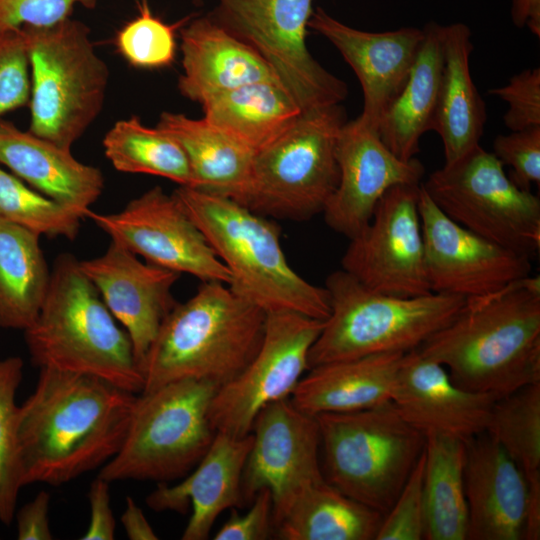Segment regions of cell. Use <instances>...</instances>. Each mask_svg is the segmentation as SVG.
<instances>
[{
    "label": "cell",
    "instance_id": "cell-22",
    "mask_svg": "<svg viewBox=\"0 0 540 540\" xmlns=\"http://www.w3.org/2000/svg\"><path fill=\"white\" fill-rule=\"evenodd\" d=\"M252 444V434L234 437L216 432L193 472L175 485L158 483L146 497L156 512L175 511L191 516L182 533L183 540L208 538L218 516L229 508L242 507V476Z\"/></svg>",
    "mask_w": 540,
    "mask_h": 540
},
{
    "label": "cell",
    "instance_id": "cell-39",
    "mask_svg": "<svg viewBox=\"0 0 540 540\" xmlns=\"http://www.w3.org/2000/svg\"><path fill=\"white\" fill-rule=\"evenodd\" d=\"M424 451L390 510L384 515L375 540L425 539Z\"/></svg>",
    "mask_w": 540,
    "mask_h": 540
},
{
    "label": "cell",
    "instance_id": "cell-27",
    "mask_svg": "<svg viewBox=\"0 0 540 540\" xmlns=\"http://www.w3.org/2000/svg\"><path fill=\"white\" fill-rule=\"evenodd\" d=\"M471 31L464 23L443 25V68L432 130L441 138L445 163L480 144L486 106L470 73Z\"/></svg>",
    "mask_w": 540,
    "mask_h": 540
},
{
    "label": "cell",
    "instance_id": "cell-33",
    "mask_svg": "<svg viewBox=\"0 0 540 540\" xmlns=\"http://www.w3.org/2000/svg\"><path fill=\"white\" fill-rule=\"evenodd\" d=\"M424 456L425 540H466V443L452 437L428 435Z\"/></svg>",
    "mask_w": 540,
    "mask_h": 540
},
{
    "label": "cell",
    "instance_id": "cell-5",
    "mask_svg": "<svg viewBox=\"0 0 540 540\" xmlns=\"http://www.w3.org/2000/svg\"><path fill=\"white\" fill-rule=\"evenodd\" d=\"M172 194L198 226L231 275L230 289L266 314L290 311L325 321V287L316 286L289 264L281 229L273 219L235 200L179 186Z\"/></svg>",
    "mask_w": 540,
    "mask_h": 540
},
{
    "label": "cell",
    "instance_id": "cell-16",
    "mask_svg": "<svg viewBox=\"0 0 540 540\" xmlns=\"http://www.w3.org/2000/svg\"><path fill=\"white\" fill-rule=\"evenodd\" d=\"M418 211L431 292L469 299L492 294L530 275V257L456 223L421 185Z\"/></svg>",
    "mask_w": 540,
    "mask_h": 540
},
{
    "label": "cell",
    "instance_id": "cell-6",
    "mask_svg": "<svg viewBox=\"0 0 540 540\" xmlns=\"http://www.w3.org/2000/svg\"><path fill=\"white\" fill-rule=\"evenodd\" d=\"M330 314L308 356L311 367L381 353H407L447 325L462 309L460 296L429 293L414 297L383 294L344 270L324 286Z\"/></svg>",
    "mask_w": 540,
    "mask_h": 540
},
{
    "label": "cell",
    "instance_id": "cell-11",
    "mask_svg": "<svg viewBox=\"0 0 540 540\" xmlns=\"http://www.w3.org/2000/svg\"><path fill=\"white\" fill-rule=\"evenodd\" d=\"M503 166L479 144L421 186L456 223L532 259L540 249V200L519 188Z\"/></svg>",
    "mask_w": 540,
    "mask_h": 540
},
{
    "label": "cell",
    "instance_id": "cell-36",
    "mask_svg": "<svg viewBox=\"0 0 540 540\" xmlns=\"http://www.w3.org/2000/svg\"><path fill=\"white\" fill-rule=\"evenodd\" d=\"M0 218L39 236L74 240L82 218L0 167Z\"/></svg>",
    "mask_w": 540,
    "mask_h": 540
},
{
    "label": "cell",
    "instance_id": "cell-35",
    "mask_svg": "<svg viewBox=\"0 0 540 540\" xmlns=\"http://www.w3.org/2000/svg\"><path fill=\"white\" fill-rule=\"evenodd\" d=\"M485 433L525 478L540 476V382L496 399Z\"/></svg>",
    "mask_w": 540,
    "mask_h": 540
},
{
    "label": "cell",
    "instance_id": "cell-17",
    "mask_svg": "<svg viewBox=\"0 0 540 540\" xmlns=\"http://www.w3.org/2000/svg\"><path fill=\"white\" fill-rule=\"evenodd\" d=\"M335 156L339 181L322 214L327 226L349 240L368 225L387 190L421 184L425 173L416 157L398 158L381 141L378 131L359 117L340 128Z\"/></svg>",
    "mask_w": 540,
    "mask_h": 540
},
{
    "label": "cell",
    "instance_id": "cell-30",
    "mask_svg": "<svg viewBox=\"0 0 540 540\" xmlns=\"http://www.w3.org/2000/svg\"><path fill=\"white\" fill-rule=\"evenodd\" d=\"M157 128L173 137L184 150L194 187L212 194L236 197L250 174L254 152L203 117L163 112Z\"/></svg>",
    "mask_w": 540,
    "mask_h": 540
},
{
    "label": "cell",
    "instance_id": "cell-13",
    "mask_svg": "<svg viewBox=\"0 0 540 540\" xmlns=\"http://www.w3.org/2000/svg\"><path fill=\"white\" fill-rule=\"evenodd\" d=\"M323 325L322 320L295 312L267 313L257 353L211 400L209 419L215 431L244 437L264 406L290 397L309 370V351Z\"/></svg>",
    "mask_w": 540,
    "mask_h": 540
},
{
    "label": "cell",
    "instance_id": "cell-4",
    "mask_svg": "<svg viewBox=\"0 0 540 540\" xmlns=\"http://www.w3.org/2000/svg\"><path fill=\"white\" fill-rule=\"evenodd\" d=\"M119 324L79 260L63 253L54 262L37 318L24 330L25 342L39 368L96 376L139 394L143 374Z\"/></svg>",
    "mask_w": 540,
    "mask_h": 540
},
{
    "label": "cell",
    "instance_id": "cell-37",
    "mask_svg": "<svg viewBox=\"0 0 540 540\" xmlns=\"http://www.w3.org/2000/svg\"><path fill=\"white\" fill-rule=\"evenodd\" d=\"M20 357L0 359V522L9 525L16 513L21 483L18 414L15 396L23 377Z\"/></svg>",
    "mask_w": 540,
    "mask_h": 540
},
{
    "label": "cell",
    "instance_id": "cell-41",
    "mask_svg": "<svg viewBox=\"0 0 540 540\" xmlns=\"http://www.w3.org/2000/svg\"><path fill=\"white\" fill-rule=\"evenodd\" d=\"M503 165L511 167L509 178L521 189L540 185V126H533L493 140L492 152Z\"/></svg>",
    "mask_w": 540,
    "mask_h": 540
},
{
    "label": "cell",
    "instance_id": "cell-15",
    "mask_svg": "<svg viewBox=\"0 0 540 540\" xmlns=\"http://www.w3.org/2000/svg\"><path fill=\"white\" fill-rule=\"evenodd\" d=\"M87 218L146 262L190 274L201 282L229 285L231 275L178 199L155 186L119 212H89Z\"/></svg>",
    "mask_w": 540,
    "mask_h": 540
},
{
    "label": "cell",
    "instance_id": "cell-28",
    "mask_svg": "<svg viewBox=\"0 0 540 540\" xmlns=\"http://www.w3.org/2000/svg\"><path fill=\"white\" fill-rule=\"evenodd\" d=\"M383 517L323 478L302 486L273 509L274 536L282 540H375Z\"/></svg>",
    "mask_w": 540,
    "mask_h": 540
},
{
    "label": "cell",
    "instance_id": "cell-43",
    "mask_svg": "<svg viewBox=\"0 0 540 540\" xmlns=\"http://www.w3.org/2000/svg\"><path fill=\"white\" fill-rule=\"evenodd\" d=\"M99 0H0V33L44 27L69 18L74 7L94 8Z\"/></svg>",
    "mask_w": 540,
    "mask_h": 540
},
{
    "label": "cell",
    "instance_id": "cell-9",
    "mask_svg": "<svg viewBox=\"0 0 540 540\" xmlns=\"http://www.w3.org/2000/svg\"><path fill=\"white\" fill-rule=\"evenodd\" d=\"M345 122L340 104L302 112L254 153L249 178L231 199L271 219L306 221L322 213L339 181L335 148Z\"/></svg>",
    "mask_w": 540,
    "mask_h": 540
},
{
    "label": "cell",
    "instance_id": "cell-1",
    "mask_svg": "<svg viewBox=\"0 0 540 540\" xmlns=\"http://www.w3.org/2000/svg\"><path fill=\"white\" fill-rule=\"evenodd\" d=\"M137 395L96 376L40 368L19 406L22 486H59L101 468L124 442Z\"/></svg>",
    "mask_w": 540,
    "mask_h": 540
},
{
    "label": "cell",
    "instance_id": "cell-40",
    "mask_svg": "<svg viewBox=\"0 0 540 540\" xmlns=\"http://www.w3.org/2000/svg\"><path fill=\"white\" fill-rule=\"evenodd\" d=\"M30 86L23 29L0 33V117L29 103Z\"/></svg>",
    "mask_w": 540,
    "mask_h": 540
},
{
    "label": "cell",
    "instance_id": "cell-32",
    "mask_svg": "<svg viewBox=\"0 0 540 540\" xmlns=\"http://www.w3.org/2000/svg\"><path fill=\"white\" fill-rule=\"evenodd\" d=\"M39 240L0 218V328L24 331L39 314L51 274Z\"/></svg>",
    "mask_w": 540,
    "mask_h": 540
},
{
    "label": "cell",
    "instance_id": "cell-14",
    "mask_svg": "<svg viewBox=\"0 0 540 540\" xmlns=\"http://www.w3.org/2000/svg\"><path fill=\"white\" fill-rule=\"evenodd\" d=\"M420 185L387 190L368 225L350 239L342 270L371 290L400 297L431 293L418 211Z\"/></svg>",
    "mask_w": 540,
    "mask_h": 540
},
{
    "label": "cell",
    "instance_id": "cell-29",
    "mask_svg": "<svg viewBox=\"0 0 540 540\" xmlns=\"http://www.w3.org/2000/svg\"><path fill=\"white\" fill-rule=\"evenodd\" d=\"M424 38L408 80L378 126L384 145L398 158L410 160L420 151V139L432 130L443 68V25L434 21Z\"/></svg>",
    "mask_w": 540,
    "mask_h": 540
},
{
    "label": "cell",
    "instance_id": "cell-20",
    "mask_svg": "<svg viewBox=\"0 0 540 540\" xmlns=\"http://www.w3.org/2000/svg\"><path fill=\"white\" fill-rule=\"evenodd\" d=\"M308 27L332 43L353 69L364 98L358 117L378 131L382 116L408 80L424 38L423 28L362 31L338 21L320 7L312 12Z\"/></svg>",
    "mask_w": 540,
    "mask_h": 540
},
{
    "label": "cell",
    "instance_id": "cell-12",
    "mask_svg": "<svg viewBox=\"0 0 540 540\" xmlns=\"http://www.w3.org/2000/svg\"><path fill=\"white\" fill-rule=\"evenodd\" d=\"M313 0H218L216 22L252 46L302 112L340 104L344 81L309 52L306 31Z\"/></svg>",
    "mask_w": 540,
    "mask_h": 540
},
{
    "label": "cell",
    "instance_id": "cell-44",
    "mask_svg": "<svg viewBox=\"0 0 540 540\" xmlns=\"http://www.w3.org/2000/svg\"><path fill=\"white\" fill-rule=\"evenodd\" d=\"M244 515L235 510L216 532L215 540H266L274 536L273 500L268 489L259 491Z\"/></svg>",
    "mask_w": 540,
    "mask_h": 540
},
{
    "label": "cell",
    "instance_id": "cell-48",
    "mask_svg": "<svg viewBox=\"0 0 540 540\" xmlns=\"http://www.w3.org/2000/svg\"><path fill=\"white\" fill-rule=\"evenodd\" d=\"M527 500L523 539H540V476L526 478Z\"/></svg>",
    "mask_w": 540,
    "mask_h": 540
},
{
    "label": "cell",
    "instance_id": "cell-18",
    "mask_svg": "<svg viewBox=\"0 0 540 540\" xmlns=\"http://www.w3.org/2000/svg\"><path fill=\"white\" fill-rule=\"evenodd\" d=\"M251 434L242 476L245 503L268 489L275 509L302 486L324 478L316 417L298 409L290 397L264 406Z\"/></svg>",
    "mask_w": 540,
    "mask_h": 540
},
{
    "label": "cell",
    "instance_id": "cell-38",
    "mask_svg": "<svg viewBox=\"0 0 540 540\" xmlns=\"http://www.w3.org/2000/svg\"><path fill=\"white\" fill-rule=\"evenodd\" d=\"M139 14L118 32L115 45L121 56L133 67L159 69L172 64L176 55L177 28L186 20L166 24L154 16L147 0L138 2Z\"/></svg>",
    "mask_w": 540,
    "mask_h": 540
},
{
    "label": "cell",
    "instance_id": "cell-7",
    "mask_svg": "<svg viewBox=\"0 0 540 540\" xmlns=\"http://www.w3.org/2000/svg\"><path fill=\"white\" fill-rule=\"evenodd\" d=\"M315 417L325 480L385 515L422 455L426 436L400 415L392 401Z\"/></svg>",
    "mask_w": 540,
    "mask_h": 540
},
{
    "label": "cell",
    "instance_id": "cell-8",
    "mask_svg": "<svg viewBox=\"0 0 540 540\" xmlns=\"http://www.w3.org/2000/svg\"><path fill=\"white\" fill-rule=\"evenodd\" d=\"M22 29L31 84L28 131L71 150L103 108L108 66L79 20Z\"/></svg>",
    "mask_w": 540,
    "mask_h": 540
},
{
    "label": "cell",
    "instance_id": "cell-34",
    "mask_svg": "<svg viewBox=\"0 0 540 540\" xmlns=\"http://www.w3.org/2000/svg\"><path fill=\"white\" fill-rule=\"evenodd\" d=\"M102 144L106 158L120 172L160 176L179 186L194 187L180 144L161 129L145 126L137 116L115 122Z\"/></svg>",
    "mask_w": 540,
    "mask_h": 540
},
{
    "label": "cell",
    "instance_id": "cell-19",
    "mask_svg": "<svg viewBox=\"0 0 540 540\" xmlns=\"http://www.w3.org/2000/svg\"><path fill=\"white\" fill-rule=\"evenodd\" d=\"M79 266L127 331L141 368L163 320L177 303L172 288L181 274L142 262L114 241L102 255L79 261Z\"/></svg>",
    "mask_w": 540,
    "mask_h": 540
},
{
    "label": "cell",
    "instance_id": "cell-10",
    "mask_svg": "<svg viewBox=\"0 0 540 540\" xmlns=\"http://www.w3.org/2000/svg\"><path fill=\"white\" fill-rule=\"evenodd\" d=\"M218 388L181 380L139 393L121 448L97 476L167 483L187 475L215 437L209 407Z\"/></svg>",
    "mask_w": 540,
    "mask_h": 540
},
{
    "label": "cell",
    "instance_id": "cell-3",
    "mask_svg": "<svg viewBox=\"0 0 540 540\" xmlns=\"http://www.w3.org/2000/svg\"><path fill=\"white\" fill-rule=\"evenodd\" d=\"M266 313L227 284L202 282L163 320L141 366L142 392L181 380H233L257 353Z\"/></svg>",
    "mask_w": 540,
    "mask_h": 540
},
{
    "label": "cell",
    "instance_id": "cell-21",
    "mask_svg": "<svg viewBox=\"0 0 540 540\" xmlns=\"http://www.w3.org/2000/svg\"><path fill=\"white\" fill-rule=\"evenodd\" d=\"M496 399L456 385L442 364L414 349L403 355L391 401L425 436L441 435L467 443L485 432Z\"/></svg>",
    "mask_w": 540,
    "mask_h": 540
},
{
    "label": "cell",
    "instance_id": "cell-31",
    "mask_svg": "<svg viewBox=\"0 0 540 540\" xmlns=\"http://www.w3.org/2000/svg\"><path fill=\"white\" fill-rule=\"evenodd\" d=\"M211 124L254 153L287 129L302 113L279 81L250 83L217 94L202 104Z\"/></svg>",
    "mask_w": 540,
    "mask_h": 540
},
{
    "label": "cell",
    "instance_id": "cell-50",
    "mask_svg": "<svg viewBox=\"0 0 540 540\" xmlns=\"http://www.w3.org/2000/svg\"><path fill=\"white\" fill-rule=\"evenodd\" d=\"M196 1H200V0H196Z\"/></svg>",
    "mask_w": 540,
    "mask_h": 540
},
{
    "label": "cell",
    "instance_id": "cell-2",
    "mask_svg": "<svg viewBox=\"0 0 540 540\" xmlns=\"http://www.w3.org/2000/svg\"><path fill=\"white\" fill-rule=\"evenodd\" d=\"M418 351L469 391L501 398L540 382V277L466 299L459 313Z\"/></svg>",
    "mask_w": 540,
    "mask_h": 540
},
{
    "label": "cell",
    "instance_id": "cell-46",
    "mask_svg": "<svg viewBox=\"0 0 540 540\" xmlns=\"http://www.w3.org/2000/svg\"><path fill=\"white\" fill-rule=\"evenodd\" d=\"M50 494L40 491L30 502L15 513L17 522V539L19 540H51L53 535L49 526Z\"/></svg>",
    "mask_w": 540,
    "mask_h": 540
},
{
    "label": "cell",
    "instance_id": "cell-47",
    "mask_svg": "<svg viewBox=\"0 0 540 540\" xmlns=\"http://www.w3.org/2000/svg\"><path fill=\"white\" fill-rule=\"evenodd\" d=\"M121 523L126 535L131 540H156L157 534L148 522L142 509L137 505L135 500L128 496L126 497V506L121 515Z\"/></svg>",
    "mask_w": 540,
    "mask_h": 540
},
{
    "label": "cell",
    "instance_id": "cell-25",
    "mask_svg": "<svg viewBox=\"0 0 540 540\" xmlns=\"http://www.w3.org/2000/svg\"><path fill=\"white\" fill-rule=\"evenodd\" d=\"M0 164L40 193L62 203L82 219L104 189L100 169L78 161L60 147L0 120Z\"/></svg>",
    "mask_w": 540,
    "mask_h": 540
},
{
    "label": "cell",
    "instance_id": "cell-23",
    "mask_svg": "<svg viewBox=\"0 0 540 540\" xmlns=\"http://www.w3.org/2000/svg\"><path fill=\"white\" fill-rule=\"evenodd\" d=\"M466 540L523 539L527 481L485 432L466 443Z\"/></svg>",
    "mask_w": 540,
    "mask_h": 540
},
{
    "label": "cell",
    "instance_id": "cell-45",
    "mask_svg": "<svg viewBox=\"0 0 540 540\" xmlns=\"http://www.w3.org/2000/svg\"><path fill=\"white\" fill-rule=\"evenodd\" d=\"M109 482L97 476L91 483L88 500L90 519L82 540H112L116 522L111 508Z\"/></svg>",
    "mask_w": 540,
    "mask_h": 540
},
{
    "label": "cell",
    "instance_id": "cell-26",
    "mask_svg": "<svg viewBox=\"0 0 540 540\" xmlns=\"http://www.w3.org/2000/svg\"><path fill=\"white\" fill-rule=\"evenodd\" d=\"M404 354L381 353L311 367L290 399L312 416L379 406L392 400Z\"/></svg>",
    "mask_w": 540,
    "mask_h": 540
},
{
    "label": "cell",
    "instance_id": "cell-49",
    "mask_svg": "<svg viewBox=\"0 0 540 540\" xmlns=\"http://www.w3.org/2000/svg\"><path fill=\"white\" fill-rule=\"evenodd\" d=\"M511 19L518 28L527 27L540 37V0H511Z\"/></svg>",
    "mask_w": 540,
    "mask_h": 540
},
{
    "label": "cell",
    "instance_id": "cell-24",
    "mask_svg": "<svg viewBox=\"0 0 540 540\" xmlns=\"http://www.w3.org/2000/svg\"><path fill=\"white\" fill-rule=\"evenodd\" d=\"M183 73L178 89L202 104L207 99L259 81H279L265 59L212 17L193 19L181 29Z\"/></svg>",
    "mask_w": 540,
    "mask_h": 540
},
{
    "label": "cell",
    "instance_id": "cell-42",
    "mask_svg": "<svg viewBox=\"0 0 540 540\" xmlns=\"http://www.w3.org/2000/svg\"><path fill=\"white\" fill-rule=\"evenodd\" d=\"M508 104L503 116L510 131L540 126V68L525 69L510 77L504 86L488 91Z\"/></svg>",
    "mask_w": 540,
    "mask_h": 540
}]
</instances>
